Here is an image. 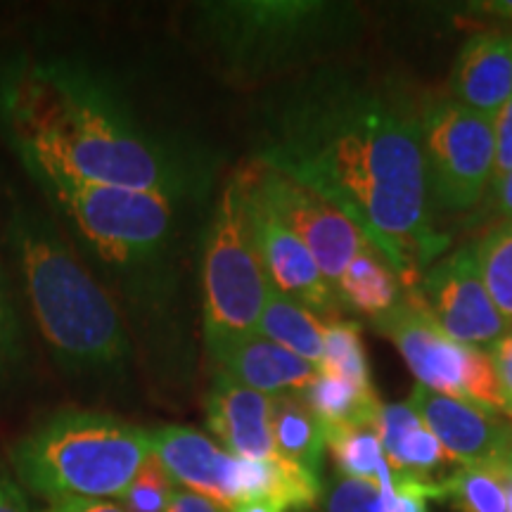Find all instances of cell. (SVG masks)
Masks as SVG:
<instances>
[{"instance_id": "cell-19", "label": "cell", "mask_w": 512, "mask_h": 512, "mask_svg": "<svg viewBox=\"0 0 512 512\" xmlns=\"http://www.w3.org/2000/svg\"><path fill=\"white\" fill-rule=\"evenodd\" d=\"M242 503H266L278 512L309 510L320 503L323 484L318 475L290 460H242Z\"/></svg>"}, {"instance_id": "cell-18", "label": "cell", "mask_w": 512, "mask_h": 512, "mask_svg": "<svg viewBox=\"0 0 512 512\" xmlns=\"http://www.w3.org/2000/svg\"><path fill=\"white\" fill-rule=\"evenodd\" d=\"M377 432H380L384 458L392 472L437 482L439 472L456 463L439 444V439L427 430V425L408 401L382 406L380 418H377Z\"/></svg>"}, {"instance_id": "cell-40", "label": "cell", "mask_w": 512, "mask_h": 512, "mask_svg": "<svg viewBox=\"0 0 512 512\" xmlns=\"http://www.w3.org/2000/svg\"><path fill=\"white\" fill-rule=\"evenodd\" d=\"M505 482H508V496H510V512H512V448H510V456H508V463H505Z\"/></svg>"}, {"instance_id": "cell-1", "label": "cell", "mask_w": 512, "mask_h": 512, "mask_svg": "<svg viewBox=\"0 0 512 512\" xmlns=\"http://www.w3.org/2000/svg\"><path fill=\"white\" fill-rule=\"evenodd\" d=\"M256 162L337 204L399 273L403 292L444 252L434 228L420 110L392 83L320 72L273 107Z\"/></svg>"}, {"instance_id": "cell-36", "label": "cell", "mask_w": 512, "mask_h": 512, "mask_svg": "<svg viewBox=\"0 0 512 512\" xmlns=\"http://www.w3.org/2000/svg\"><path fill=\"white\" fill-rule=\"evenodd\" d=\"M166 512H228V510L200 494H192L188 489H178L174 498H171V505Z\"/></svg>"}, {"instance_id": "cell-16", "label": "cell", "mask_w": 512, "mask_h": 512, "mask_svg": "<svg viewBox=\"0 0 512 512\" xmlns=\"http://www.w3.org/2000/svg\"><path fill=\"white\" fill-rule=\"evenodd\" d=\"M207 425L228 453L242 460L275 458L273 399L216 373L207 401Z\"/></svg>"}, {"instance_id": "cell-38", "label": "cell", "mask_w": 512, "mask_h": 512, "mask_svg": "<svg viewBox=\"0 0 512 512\" xmlns=\"http://www.w3.org/2000/svg\"><path fill=\"white\" fill-rule=\"evenodd\" d=\"M472 12H477V15H489V17L503 19V22L512 24V0H494V3H477V5H472Z\"/></svg>"}, {"instance_id": "cell-10", "label": "cell", "mask_w": 512, "mask_h": 512, "mask_svg": "<svg viewBox=\"0 0 512 512\" xmlns=\"http://www.w3.org/2000/svg\"><path fill=\"white\" fill-rule=\"evenodd\" d=\"M238 171L245 181L249 200L266 209L280 226L304 242L332 287H337L351 259L363 247L373 245L361 226L351 221L337 204L294 178L256 159Z\"/></svg>"}, {"instance_id": "cell-37", "label": "cell", "mask_w": 512, "mask_h": 512, "mask_svg": "<svg viewBox=\"0 0 512 512\" xmlns=\"http://www.w3.org/2000/svg\"><path fill=\"white\" fill-rule=\"evenodd\" d=\"M491 197H494V207L498 214L503 216V221H512V169L510 174L491 190Z\"/></svg>"}, {"instance_id": "cell-5", "label": "cell", "mask_w": 512, "mask_h": 512, "mask_svg": "<svg viewBox=\"0 0 512 512\" xmlns=\"http://www.w3.org/2000/svg\"><path fill=\"white\" fill-rule=\"evenodd\" d=\"M81 245L112 271L150 278L169 261L178 200L159 192L86 183L55 171H27Z\"/></svg>"}, {"instance_id": "cell-11", "label": "cell", "mask_w": 512, "mask_h": 512, "mask_svg": "<svg viewBox=\"0 0 512 512\" xmlns=\"http://www.w3.org/2000/svg\"><path fill=\"white\" fill-rule=\"evenodd\" d=\"M403 299L425 311L444 335L465 347L489 349L510 335V325L486 292L472 247L434 261L420 283L403 292Z\"/></svg>"}, {"instance_id": "cell-12", "label": "cell", "mask_w": 512, "mask_h": 512, "mask_svg": "<svg viewBox=\"0 0 512 512\" xmlns=\"http://www.w3.org/2000/svg\"><path fill=\"white\" fill-rule=\"evenodd\" d=\"M408 403L460 467L505 475L512 425L501 420V415L437 394L420 384L413 387Z\"/></svg>"}, {"instance_id": "cell-4", "label": "cell", "mask_w": 512, "mask_h": 512, "mask_svg": "<svg viewBox=\"0 0 512 512\" xmlns=\"http://www.w3.org/2000/svg\"><path fill=\"white\" fill-rule=\"evenodd\" d=\"M150 458V432L98 411L50 415L10 451L19 484L46 503L119 498Z\"/></svg>"}, {"instance_id": "cell-6", "label": "cell", "mask_w": 512, "mask_h": 512, "mask_svg": "<svg viewBox=\"0 0 512 512\" xmlns=\"http://www.w3.org/2000/svg\"><path fill=\"white\" fill-rule=\"evenodd\" d=\"M354 12L318 0H228L207 3L197 29L223 67L240 74H266L309 60L342 41Z\"/></svg>"}, {"instance_id": "cell-29", "label": "cell", "mask_w": 512, "mask_h": 512, "mask_svg": "<svg viewBox=\"0 0 512 512\" xmlns=\"http://www.w3.org/2000/svg\"><path fill=\"white\" fill-rule=\"evenodd\" d=\"M320 508L323 512H387L380 486L349 477H337L323 486Z\"/></svg>"}, {"instance_id": "cell-32", "label": "cell", "mask_w": 512, "mask_h": 512, "mask_svg": "<svg viewBox=\"0 0 512 512\" xmlns=\"http://www.w3.org/2000/svg\"><path fill=\"white\" fill-rule=\"evenodd\" d=\"M512 169V95L503 110L496 114V162L491 176V190L510 174Z\"/></svg>"}, {"instance_id": "cell-3", "label": "cell", "mask_w": 512, "mask_h": 512, "mask_svg": "<svg viewBox=\"0 0 512 512\" xmlns=\"http://www.w3.org/2000/svg\"><path fill=\"white\" fill-rule=\"evenodd\" d=\"M8 242L24 297L55 361L76 375L124 373L131 339L117 304L57 223L29 204H15Z\"/></svg>"}, {"instance_id": "cell-9", "label": "cell", "mask_w": 512, "mask_h": 512, "mask_svg": "<svg viewBox=\"0 0 512 512\" xmlns=\"http://www.w3.org/2000/svg\"><path fill=\"white\" fill-rule=\"evenodd\" d=\"M373 328L399 349L420 387L465 401L482 411L505 413L489 349L453 342L430 316H425V311L406 299L396 309L375 318Z\"/></svg>"}, {"instance_id": "cell-14", "label": "cell", "mask_w": 512, "mask_h": 512, "mask_svg": "<svg viewBox=\"0 0 512 512\" xmlns=\"http://www.w3.org/2000/svg\"><path fill=\"white\" fill-rule=\"evenodd\" d=\"M247 207L256 249H259L261 264L266 268L273 290L297 299L299 304L309 306L318 316L328 320L339 318V311L344 309L339 294L328 283L304 242H299L290 230L280 226L266 209L249 200V195Z\"/></svg>"}, {"instance_id": "cell-26", "label": "cell", "mask_w": 512, "mask_h": 512, "mask_svg": "<svg viewBox=\"0 0 512 512\" xmlns=\"http://www.w3.org/2000/svg\"><path fill=\"white\" fill-rule=\"evenodd\" d=\"M486 292L512 330V221H501L472 245Z\"/></svg>"}, {"instance_id": "cell-35", "label": "cell", "mask_w": 512, "mask_h": 512, "mask_svg": "<svg viewBox=\"0 0 512 512\" xmlns=\"http://www.w3.org/2000/svg\"><path fill=\"white\" fill-rule=\"evenodd\" d=\"M38 512H126L119 503L93 501V498H69V501L48 503Z\"/></svg>"}, {"instance_id": "cell-20", "label": "cell", "mask_w": 512, "mask_h": 512, "mask_svg": "<svg viewBox=\"0 0 512 512\" xmlns=\"http://www.w3.org/2000/svg\"><path fill=\"white\" fill-rule=\"evenodd\" d=\"M339 302L370 320L384 316L403 302L399 273L375 245L363 247L337 283Z\"/></svg>"}, {"instance_id": "cell-27", "label": "cell", "mask_w": 512, "mask_h": 512, "mask_svg": "<svg viewBox=\"0 0 512 512\" xmlns=\"http://www.w3.org/2000/svg\"><path fill=\"white\" fill-rule=\"evenodd\" d=\"M323 373L347 377L358 384L370 382L368 354L363 347L361 325L354 320L330 318L323 339Z\"/></svg>"}, {"instance_id": "cell-21", "label": "cell", "mask_w": 512, "mask_h": 512, "mask_svg": "<svg viewBox=\"0 0 512 512\" xmlns=\"http://www.w3.org/2000/svg\"><path fill=\"white\" fill-rule=\"evenodd\" d=\"M325 328H328V318L318 316L309 306L299 304L297 299L271 287L256 332L320 370L323 368Z\"/></svg>"}, {"instance_id": "cell-30", "label": "cell", "mask_w": 512, "mask_h": 512, "mask_svg": "<svg viewBox=\"0 0 512 512\" xmlns=\"http://www.w3.org/2000/svg\"><path fill=\"white\" fill-rule=\"evenodd\" d=\"M27 358V344H24V330L19 323V313L12 299V292L0 271V377L17 373Z\"/></svg>"}, {"instance_id": "cell-33", "label": "cell", "mask_w": 512, "mask_h": 512, "mask_svg": "<svg viewBox=\"0 0 512 512\" xmlns=\"http://www.w3.org/2000/svg\"><path fill=\"white\" fill-rule=\"evenodd\" d=\"M489 356L494 361L498 387L505 403V413L512 415V332L498 339L494 347H489Z\"/></svg>"}, {"instance_id": "cell-22", "label": "cell", "mask_w": 512, "mask_h": 512, "mask_svg": "<svg viewBox=\"0 0 512 512\" xmlns=\"http://www.w3.org/2000/svg\"><path fill=\"white\" fill-rule=\"evenodd\" d=\"M302 396L325 430L354 425L377 427L382 403L373 384H358L347 377L318 370L316 380L304 389Z\"/></svg>"}, {"instance_id": "cell-7", "label": "cell", "mask_w": 512, "mask_h": 512, "mask_svg": "<svg viewBox=\"0 0 512 512\" xmlns=\"http://www.w3.org/2000/svg\"><path fill=\"white\" fill-rule=\"evenodd\" d=\"M271 280L249 223L240 171L223 185L211 214L202 252V306L207 344L252 335L259 328Z\"/></svg>"}, {"instance_id": "cell-15", "label": "cell", "mask_w": 512, "mask_h": 512, "mask_svg": "<svg viewBox=\"0 0 512 512\" xmlns=\"http://www.w3.org/2000/svg\"><path fill=\"white\" fill-rule=\"evenodd\" d=\"M207 349L221 375H228L230 380L271 396V399L304 392L318 375L316 366L294 356L292 351L271 342L259 332L207 344Z\"/></svg>"}, {"instance_id": "cell-34", "label": "cell", "mask_w": 512, "mask_h": 512, "mask_svg": "<svg viewBox=\"0 0 512 512\" xmlns=\"http://www.w3.org/2000/svg\"><path fill=\"white\" fill-rule=\"evenodd\" d=\"M0 512H31L27 494L5 467H0Z\"/></svg>"}, {"instance_id": "cell-39", "label": "cell", "mask_w": 512, "mask_h": 512, "mask_svg": "<svg viewBox=\"0 0 512 512\" xmlns=\"http://www.w3.org/2000/svg\"><path fill=\"white\" fill-rule=\"evenodd\" d=\"M230 512H278V510L266 503H240L238 508H233Z\"/></svg>"}, {"instance_id": "cell-23", "label": "cell", "mask_w": 512, "mask_h": 512, "mask_svg": "<svg viewBox=\"0 0 512 512\" xmlns=\"http://www.w3.org/2000/svg\"><path fill=\"white\" fill-rule=\"evenodd\" d=\"M271 425L275 453L318 475L325 451V427L313 415L302 392L275 396Z\"/></svg>"}, {"instance_id": "cell-17", "label": "cell", "mask_w": 512, "mask_h": 512, "mask_svg": "<svg viewBox=\"0 0 512 512\" xmlns=\"http://www.w3.org/2000/svg\"><path fill=\"white\" fill-rule=\"evenodd\" d=\"M453 100L496 119L512 95V34L479 31L460 48L451 72Z\"/></svg>"}, {"instance_id": "cell-24", "label": "cell", "mask_w": 512, "mask_h": 512, "mask_svg": "<svg viewBox=\"0 0 512 512\" xmlns=\"http://www.w3.org/2000/svg\"><path fill=\"white\" fill-rule=\"evenodd\" d=\"M325 448H330L332 460H335L342 477L363 479V482L375 486L392 477V467L384 458L382 439L375 425L325 430Z\"/></svg>"}, {"instance_id": "cell-2", "label": "cell", "mask_w": 512, "mask_h": 512, "mask_svg": "<svg viewBox=\"0 0 512 512\" xmlns=\"http://www.w3.org/2000/svg\"><path fill=\"white\" fill-rule=\"evenodd\" d=\"M0 131L27 171L159 192L178 202L204 185V164L157 136L117 88L72 60L0 64Z\"/></svg>"}, {"instance_id": "cell-31", "label": "cell", "mask_w": 512, "mask_h": 512, "mask_svg": "<svg viewBox=\"0 0 512 512\" xmlns=\"http://www.w3.org/2000/svg\"><path fill=\"white\" fill-rule=\"evenodd\" d=\"M380 494L387 512H427V503L441 498L439 479L434 482L403 472H392V477L380 484Z\"/></svg>"}, {"instance_id": "cell-25", "label": "cell", "mask_w": 512, "mask_h": 512, "mask_svg": "<svg viewBox=\"0 0 512 512\" xmlns=\"http://www.w3.org/2000/svg\"><path fill=\"white\" fill-rule=\"evenodd\" d=\"M439 501H448L458 512H510L505 475L489 470L456 467L439 479Z\"/></svg>"}, {"instance_id": "cell-13", "label": "cell", "mask_w": 512, "mask_h": 512, "mask_svg": "<svg viewBox=\"0 0 512 512\" xmlns=\"http://www.w3.org/2000/svg\"><path fill=\"white\" fill-rule=\"evenodd\" d=\"M152 456L192 494L214 501L228 512L242 503V458L223 451L195 427L164 425L150 432Z\"/></svg>"}, {"instance_id": "cell-28", "label": "cell", "mask_w": 512, "mask_h": 512, "mask_svg": "<svg viewBox=\"0 0 512 512\" xmlns=\"http://www.w3.org/2000/svg\"><path fill=\"white\" fill-rule=\"evenodd\" d=\"M176 491L178 489L174 477L152 456L140 467L136 479L126 486V491L117 498V503L126 512H166Z\"/></svg>"}, {"instance_id": "cell-8", "label": "cell", "mask_w": 512, "mask_h": 512, "mask_svg": "<svg viewBox=\"0 0 512 512\" xmlns=\"http://www.w3.org/2000/svg\"><path fill=\"white\" fill-rule=\"evenodd\" d=\"M420 145L430 200L467 211L491 188L496 162V119L437 98L420 110Z\"/></svg>"}]
</instances>
